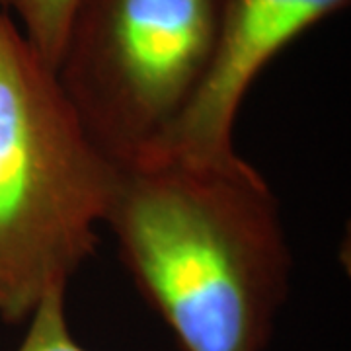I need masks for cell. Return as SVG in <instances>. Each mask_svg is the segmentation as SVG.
<instances>
[{
    "label": "cell",
    "instance_id": "obj_4",
    "mask_svg": "<svg viewBox=\"0 0 351 351\" xmlns=\"http://www.w3.org/2000/svg\"><path fill=\"white\" fill-rule=\"evenodd\" d=\"M348 6L350 0H221L203 84L162 145L145 158L223 162L239 156L234 127L256 78L304 32Z\"/></svg>",
    "mask_w": 351,
    "mask_h": 351
},
{
    "label": "cell",
    "instance_id": "obj_2",
    "mask_svg": "<svg viewBox=\"0 0 351 351\" xmlns=\"http://www.w3.org/2000/svg\"><path fill=\"white\" fill-rule=\"evenodd\" d=\"M117 172L55 71L0 14V320L25 322L94 256Z\"/></svg>",
    "mask_w": 351,
    "mask_h": 351
},
{
    "label": "cell",
    "instance_id": "obj_5",
    "mask_svg": "<svg viewBox=\"0 0 351 351\" xmlns=\"http://www.w3.org/2000/svg\"><path fill=\"white\" fill-rule=\"evenodd\" d=\"M75 6L76 0H0V14L12 18L55 71Z\"/></svg>",
    "mask_w": 351,
    "mask_h": 351
},
{
    "label": "cell",
    "instance_id": "obj_6",
    "mask_svg": "<svg viewBox=\"0 0 351 351\" xmlns=\"http://www.w3.org/2000/svg\"><path fill=\"white\" fill-rule=\"evenodd\" d=\"M66 289L55 287L29 314L27 330L16 351H86L71 334L64 306Z\"/></svg>",
    "mask_w": 351,
    "mask_h": 351
},
{
    "label": "cell",
    "instance_id": "obj_1",
    "mask_svg": "<svg viewBox=\"0 0 351 351\" xmlns=\"http://www.w3.org/2000/svg\"><path fill=\"white\" fill-rule=\"evenodd\" d=\"M104 225L184 351H265L291 291L281 205L242 156L119 166Z\"/></svg>",
    "mask_w": 351,
    "mask_h": 351
},
{
    "label": "cell",
    "instance_id": "obj_3",
    "mask_svg": "<svg viewBox=\"0 0 351 351\" xmlns=\"http://www.w3.org/2000/svg\"><path fill=\"white\" fill-rule=\"evenodd\" d=\"M221 0H76L55 75L117 166L156 151L203 84Z\"/></svg>",
    "mask_w": 351,
    "mask_h": 351
}]
</instances>
